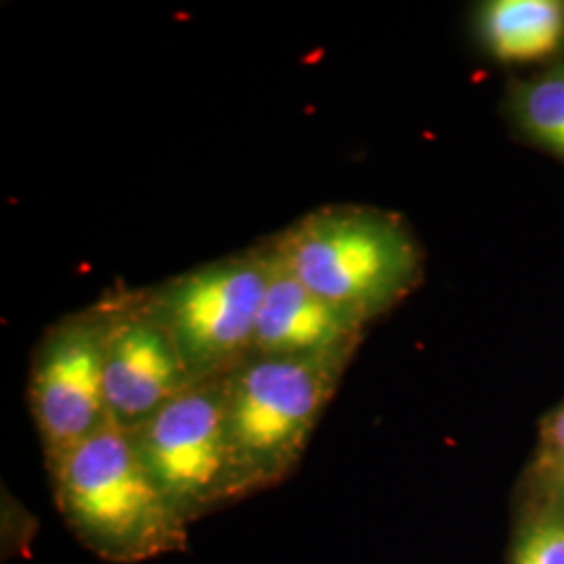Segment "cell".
Here are the masks:
<instances>
[{
  "label": "cell",
  "instance_id": "cell-9",
  "mask_svg": "<svg viewBox=\"0 0 564 564\" xmlns=\"http://www.w3.org/2000/svg\"><path fill=\"white\" fill-rule=\"evenodd\" d=\"M477 32L487 53L500 63L550 59L564 46V2L489 0L479 7Z\"/></svg>",
  "mask_w": 564,
  "mask_h": 564
},
{
  "label": "cell",
  "instance_id": "cell-12",
  "mask_svg": "<svg viewBox=\"0 0 564 564\" xmlns=\"http://www.w3.org/2000/svg\"><path fill=\"white\" fill-rule=\"evenodd\" d=\"M542 449H544L545 460L561 470L564 466V405L545 421L544 431H542Z\"/></svg>",
  "mask_w": 564,
  "mask_h": 564
},
{
  "label": "cell",
  "instance_id": "cell-13",
  "mask_svg": "<svg viewBox=\"0 0 564 564\" xmlns=\"http://www.w3.org/2000/svg\"><path fill=\"white\" fill-rule=\"evenodd\" d=\"M561 473H563V489H564V466L561 468Z\"/></svg>",
  "mask_w": 564,
  "mask_h": 564
},
{
  "label": "cell",
  "instance_id": "cell-3",
  "mask_svg": "<svg viewBox=\"0 0 564 564\" xmlns=\"http://www.w3.org/2000/svg\"><path fill=\"white\" fill-rule=\"evenodd\" d=\"M347 368L251 356L226 375L224 433L230 505L289 479Z\"/></svg>",
  "mask_w": 564,
  "mask_h": 564
},
{
  "label": "cell",
  "instance_id": "cell-1",
  "mask_svg": "<svg viewBox=\"0 0 564 564\" xmlns=\"http://www.w3.org/2000/svg\"><path fill=\"white\" fill-rule=\"evenodd\" d=\"M268 241L297 281L366 326L400 305L424 276L423 247L412 228L370 205L310 209Z\"/></svg>",
  "mask_w": 564,
  "mask_h": 564
},
{
  "label": "cell",
  "instance_id": "cell-10",
  "mask_svg": "<svg viewBox=\"0 0 564 564\" xmlns=\"http://www.w3.org/2000/svg\"><path fill=\"white\" fill-rule=\"evenodd\" d=\"M510 113L529 141L564 162V63L517 82Z\"/></svg>",
  "mask_w": 564,
  "mask_h": 564
},
{
  "label": "cell",
  "instance_id": "cell-6",
  "mask_svg": "<svg viewBox=\"0 0 564 564\" xmlns=\"http://www.w3.org/2000/svg\"><path fill=\"white\" fill-rule=\"evenodd\" d=\"M224 393L226 377L191 384L132 431L149 477L188 527L230 505Z\"/></svg>",
  "mask_w": 564,
  "mask_h": 564
},
{
  "label": "cell",
  "instance_id": "cell-2",
  "mask_svg": "<svg viewBox=\"0 0 564 564\" xmlns=\"http://www.w3.org/2000/svg\"><path fill=\"white\" fill-rule=\"evenodd\" d=\"M46 470L63 521L105 563H147L188 544V524L120 426L105 424Z\"/></svg>",
  "mask_w": 564,
  "mask_h": 564
},
{
  "label": "cell",
  "instance_id": "cell-5",
  "mask_svg": "<svg viewBox=\"0 0 564 564\" xmlns=\"http://www.w3.org/2000/svg\"><path fill=\"white\" fill-rule=\"evenodd\" d=\"M109 310L90 307L51 324L32 354L28 402L46 468L109 423L105 403V345Z\"/></svg>",
  "mask_w": 564,
  "mask_h": 564
},
{
  "label": "cell",
  "instance_id": "cell-7",
  "mask_svg": "<svg viewBox=\"0 0 564 564\" xmlns=\"http://www.w3.org/2000/svg\"><path fill=\"white\" fill-rule=\"evenodd\" d=\"M105 403L109 423L132 433L195 384L147 289L105 295Z\"/></svg>",
  "mask_w": 564,
  "mask_h": 564
},
{
  "label": "cell",
  "instance_id": "cell-4",
  "mask_svg": "<svg viewBox=\"0 0 564 564\" xmlns=\"http://www.w3.org/2000/svg\"><path fill=\"white\" fill-rule=\"evenodd\" d=\"M270 270L263 239L147 289L195 383L226 377L253 356Z\"/></svg>",
  "mask_w": 564,
  "mask_h": 564
},
{
  "label": "cell",
  "instance_id": "cell-11",
  "mask_svg": "<svg viewBox=\"0 0 564 564\" xmlns=\"http://www.w3.org/2000/svg\"><path fill=\"white\" fill-rule=\"evenodd\" d=\"M514 564H564V524L533 527L517 547Z\"/></svg>",
  "mask_w": 564,
  "mask_h": 564
},
{
  "label": "cell",
  "instance_id": "cell-8",
  "mask_svg": "<svg viewBox=\"0 0 564 564\" xmlns=\"http://www.w3.org/2000/svg\"><path fill=\"white\" fill-rule=\"evenodd\" d=\"M366 328V324L312 293L272 251L253 356L347 368L362 345Z\"/></svg>",
  "mask_w": 564,
  "mask_h": 564
}]
</instances>
